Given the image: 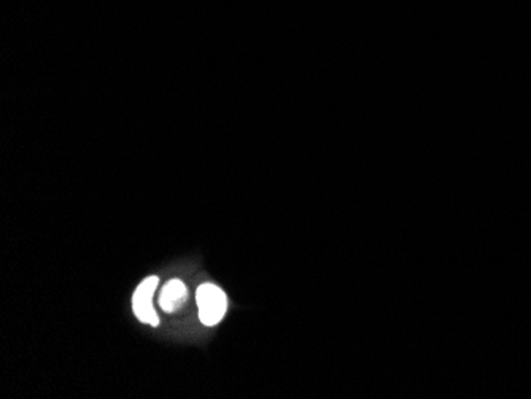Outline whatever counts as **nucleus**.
Returning a JSON list of instances; mask_svg holds the SVG:
<instances>
[{"label":"nucleus","instance_id":"obj_1","mask_svg":"<svg viewBox=\"0 0 531 399\" xmlns=\"http://www.w3.org/2000/svg\"><path fill=\"white\" fill-rule=\"evenodd\" d=\"M196 301L199 305V318L207 326L220 324L228 311L226 294L212 284H204L197 288Z\"/></svg>","mask_w":531,"mask_h":399},{"label":"nucleus","instance_id":"obj_2","mask_svg":"<svg viewBox=\"0 0 531 399\" xmlns=\"http://www.w3.org/2000/svg\"><path fill=\"white\" fill-rule=\"evenodd\" d=\"M158 277H148L140 284L133 296V309L135 317L139 318L142 324L158 326L159 320L155 307H153V294L158 286Z\"/></svg>","mask_w":531,"mask_h":399},{"label":"nucleus","instance_id":"obj_3","mask_svg":"<svg viewBox=\"0 0 531 399\" xmlns=\"http://www.w3.org/2000/svg\"><path fill=\"white\" fill-rule=\"evenodd\" d=\"M186 299H188L186 286H185L184 282L175 279L165 284L163 292H161L159 304L163 307V311L172 314V312H177L180 307H184Z\"/></svg>","mask_w":531,"mask_h":399}]
</instances>
